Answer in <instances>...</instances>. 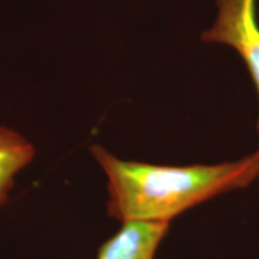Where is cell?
Returning <instances> with one entry per match:
<instances>
[{
    "mask_svg": "<svg viewBox=\"0 0 259 259\" xmlns=\"http://www.w3.org/2000/svg\"><path fill=\"white\" fill-rule=\"evenodd\" d=\"M90 154L107 178V212L125 222H167L259 178V153L213 164L161 166L119 158L99 144Z\"/></svg>",
    "mask_w": 259,
    "mask_h": 259,
    "instance_id": "1",
    "label": "cell"
},
{
    "mask_svg": "<svg viewBox=\"0 0 259 259\" xmlns=\"http://www.w3.org/2000/svg\"><path fill=\"white\" fill-rule=\"evenodd\" d=\"M212 24L200 34L205 44L228 46L244 61L259 99V23L257 0H215ZM259 135V116L257 122ZM259 153V149H258Z\"/></svg>",
    "mask_w": 259,
    "mask_h": 259,
    "instance_id": "2",
    "label": "cell"
},
{
    "mask_svg": "<svg viewBox=\"0 0 259 259\" xmlns=\"http://www.w3.org/2000/svg\"><path fill=\"white\" fill-rule=\"evenodd\" d=\"M169 229L167 222H125L103 242L97 259H154Z\"/></svg>",
    "mask_w": 259,
    "mask_h": 259,
    "instance_id": "3",
    "label": "cell"
},
{
    "mask_svg": "<svg viewBox=\"0 0 259 259\" xmlns=\"http://www.w3.org/2000/svg\"><path fill=\"white\" fill-rule=\"evenodd\" d=\"M36 149L19 132L0 125V205L9 198L15 178L30 164Z\"/></svg>",
    "mask_w": 259,
    "mask_h": 259,
    "instance_id": "4",
    "label": "cell"
}]
</instances>
